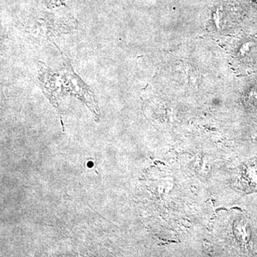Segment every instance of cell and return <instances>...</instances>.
Listing matches in <instances>:
<instances>
[{
    "mask_svg": "<svg viewBox=\"0 0 257 257\" xmlns=\"http://www.w3.org/2000/svg\"><path fill=\"white\" fill-rule=\"evenodd\" d=\"M60 53L62 57V65L58 72L61 94L69 92L77 96L86 104H89L91 109H94L96 112V104L90 88L74 72L69 59L62 52Z\"/></svg>",
    "mask_w": 257,
    "mask_h": 257,
    "instance_id": "obj_1",
    "label": "cell"
},
{
    "mask_svg": "<svg viewBox=\"0 0 257 257\" xmlns=\"http://www.w3.org/2000/svg\"><path fill=\"white\" fill-rule=\"evenodd\" d=\"M42 25L46 29L48 37L69 33L77 28V22L72 17H60L48 15L42 20Z\"/></svg>",
    "mask_w": 257,
    "mask_h": 257,
    "instance_id": "obj_3",
    "label": "cell"
},
{
    "mask_svg": "<svg viewBox=\"0 0 257 257\" xmlns=\"http://www.w3.org/2000/svg\"><path fill=\"white\" fill-rule=\"evenodd\" d=\"M67 0H44L45 4L49 8H56V7L61 6L65 4Z\"/></svg>",
    "mask_w": 257,
    "mask_h": 257,
    "instance_id": "obj_4",
    "label": "cell"
},
{
    "mask_svg": "<svg viewBox=\"0 0 257 257\" xmlns=\"http://www.w3.org/2000/svg\"><path fill=\"white\" fill-rule=\"evenodd\" d=\"M235 184L244 192L257 191V160L243 164L236 174Z\"/></svg>",
    "mask_w": 257,
    "mask_h": 257,
    "instance_id": "obj_2",
    "label": "cell"
}]
</instances>
